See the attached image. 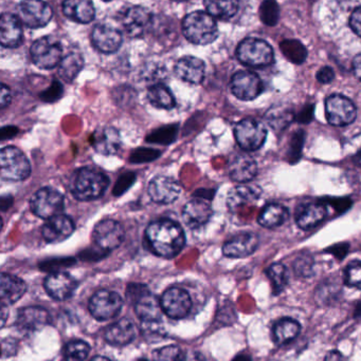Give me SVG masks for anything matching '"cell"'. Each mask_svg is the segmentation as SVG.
Listing matches in <instances>:
<instances>
[{"instance_id":"277c9868","label":"cell","mask_w":361,"mask_h":361,"mask_svg":"<svg viewBox=\"0 0 361 361\" xmlns=\"http://www.w3.org/2000/svg\"><path fill=\"white\" fill-rule=\"evenodd\" d=\"M237 59L248 67L261 68L271 65L273 50L268 42L259 38H247L237 47Z\"/></svg>"},{"instance_id":"f35d334b","label":"cell","mask_w":361,"mask_h":361,"mask_svg":"<svg viewBox=\"0 0 361 361\" xmlns=\"http://www.w3.org/2000/svg\"><path fill=\"white\" fill-rule=\"evenodd\" d=\"M266 273L267 277L273 284V292L275 294H280L290 281V271L288 267L281 263H275L268 267Z\"/></svg>"},{"instance_id":"ee69618b","label":"cell","mask_w":361,"mask_h":361,"mask_svg":"<svg viewBox=\"0 0 361 361\" xmlns=\"http://www.w3.org/2000/svg\"><path fill=\"white\" fill-rule=\"evenodd\" d=\"M155 361H184L186 356L176 345H167L153 353Z\"/></svg>"},{"instance_id":"7c38bea8","label":"cell","mask_w":361,"mask_h":361,"mask_svg":"<svg viewBox=\"0 0 361 361\" xmlns=\"http://www.w3.org/2000/svg\"><path fill=\"white\" fill-rule=\"evenodd\" d=\"M124 235V228L122 225L110 219L97 223L93 233L95 245L106 252L118 248L122 244Z\"/></svg>"},{"instance_id":"5bb4252c","label":"cell","mask_w":361,"mask_h":361,"mask_svg":"<svg viewBox=\"0 0 361 361\" xmlns=\"http://www.w3.org/2000/svg\"><path fill=\"white\" fill-rule=\"evenodd\" d=\"M231 91L242 101H252L262 93L263 82L254 72L239 71L231 80Z\"/></svg>"},{"instance_id":"ac0fdd59","label":"cell","mask_w":361,"mask_h":361,"mask_svg":"<svg viewBox=\"0 0 361 361\" xmlns=\"http://www.w3.org/2000/svg\"><path fill=\"white\" fill-rule=\"evenodd\" d=\"M91 37L95 48L105 54L116 52L122 44V34L112 25H95Z\"/></svg>"},{"instance_id":"8d00e7d4","label":"cell","mask_w":361,"mask_h":361,"mask_svg":"<svg viewBox=\"0 0 361 361\" xmlns=\"http://www.w3.org/2000/svg\"><path fill=\"white\" fill-rule=\"evenodd\" d=\"M84 66V59L78 53H70L61 59L59 74L65 82H71L80 73Z\"/></svg>"},{"instance_id":"ba28073f","label":"cell","mask_w":361,"mask_h":361,"mask_svg":"<svg viewBox=\"0 0 361 361\" xmlns=\"http://www.w3.org/2000/svg\"><path fill=\"white\" fill-rule=\"evenodd\" d=\"M326 114L333 126L343 127L352 124L357 116V109L351 99L341 94H333L326 101Z\"/></svg>"},{"instance_id":"9f6ffc18","label":"cell","mask_w":361,"mask_h":361,"mask_svg":"<svg viewBox=\"0 0 361 361\" xmlns=\"http://www.w3.org/2000/svg\"><path fill=\"white\" fill-rule=\"evenodd\" d=\"M353 70L356 78L361 80V54H358L357 56L354 59Z\"/></svg>"},{"instance_id":"680465c9","label":"cell","mask_w":361,"mask_h":361,"mask_svg":"<svg viewBox=\"0 0 361 361\" xmlns=\"http://www.w3.org/2000/svg\"><path fill=\"white\" fill-rule=\"evenodd\" d=\"M6 305H1V320H2V324L1 326H4V322H6V314H8V312H6Z\"/></svg>"},{"instance_id":"83f0119b","label":"cell","mask_w":361,"mask_h":361,"mask_svg":"<svg viewBox=\"0 0 361 361\" xmlns=\"http://www.w3.org/2000/svg\"><path fill=\"white\" fill-rule=\"evenodd\" d=\"M175 73L184 82L195 85L201 84L205 78V63L197 57H182L176 63Z\"/></svg>"},{"instance_id":"6125c7cd","label":"cell","mask_w":361,"mask_h":361,"mask_svg":"<svg viewBox=\"0 0 361 361\" xmlns=\"http://www.w3.org/2000/svg\"><path fill=\"white\" fill-rule=\"evenodd\" d=\"M176 1H186V0H176Z\"/></svg>"},{"instance_id":"7bdbcfd3","label":"cell","mask_w":361,"mask_h":361,"mask_svg":"<svg viewBox=\"0 0 361 361\" xmlns=\"http://www.w3.org/2000/svg\"><path fill=\"white\" fill-rule=\"evenodd\" d=\"M260 17L266 25H276L279 21L280 8L275 0H264L260 6Z\"/></svg>"},{"instance_id":"11a10c76","label":"cell","mask_w":361,"mask_h":361,"mask_svg":"<svg viewBox=\"0 0 361 361\" xmlns=\"http://www.w3.org/2000/svg\"><path fill=\"white\" fill-rule=\"evenodd\" d=\"M1 97H0V105L1 108L6 107L11 102V91L6 85H2Z\"/></svg>"},{"instance_id":"6f0895ef","label":"cell","mask_w":361,"mask_h":361,"mask_svg":"<svg viewBox=\"0 0 361 361\" xmlns=\"http://www.w3.org/2000/svg\"><path fill=\"white\" fill-rule=\"evenodd\" d=\"M324 361H345V358L343 357L341 352L331 351L330 353L326 355Z\"/></svg>"},{"instance_id":"1f68e13d","label":"cell","mask_w":361,"mask_h":361,"mask_svg":"<svg viewBox=\"0 0 361 361\" xmlns=\"http://www.w3.org/2000/svg\"><path fill=\"white\" fill-rule=\"evenodd\" d=\"M288 216V208L280 204H268L259 214L258 222L265 228H276L284 224Z\"/></svg>"},{"instance_id":"4fadbf2b","label":"cell","mask_w":361,"mask_h":361,"mask_svg":"<svg viewBox=\"0 0 361 361\" xmlns=\"http://www.w3.org/2000/svg\"><path fill=\"white\" fill-rule=\"evenodd\" d=\"M163 312L172 319H182L190 313L192 300L190 295L179 288H171L161 297Z\"/></svg>"},{"instance_id":"9a60e30c","label":"cell","mask_w":361,"mask_h":361,"mask_svg":"<svg viewBox=\"0 0 361 361\" xmlns=\"http://www.w3.org/2000/svg\"><path fill=\"white\" fill-rule=\"evenodd\" d=\"M152 19V14L148 8L131 6L123 13L121 23L127 35L134 38L141 37L150 27Z\"/></svg>"},{"instance_id":"484cf974","label":"cell","mask_w":361,"mask_h":361,"mask_svg":"<svg viewBox=\"0 0 361 361\" xmlns=\"http://www.w3.org/2000/svg\"><path fill=\"white\" fill-rule=\"evenodd\" d=\"M120 133L112 127H103L93 135V148L103 156H112L121 149Z\"/></svg>"},{"instance_id":"d6a6232c","label":"cell","mask_w":361,"mask_h":361,"mask_svg":"<svg viewBox=\"0 0 361 361\" xmlns=\"http://www.w3.org/2000/svg\"><path fill=\"white\" fill-rule=\"evenodd\" d=\"M261 192L262 191H261L260 187L254 186V185H242V186L235 187L230 191L227 204L231 210H235L239 206L256 201L260 197Z\"/></svg>"},{"instance_id":"5b68a950","label":"cell","mask_w":361,"mask_h":361,"mask_svg":"<svg viewBox=\"0 0 361 361\" xmlns=\"http://www.w3.org/2000/svg\"><path fill=\"white\" fill-rule=\"evenodd\" d=\"M0 173L6 180H23L29 177L31 165L18 148L8 146L0 152Z\"/></svg>"},{"instance_id":"816d5d0a","label":"cell","mask_w":361,"mask_h":361,"mask_svg":"<svg viewBox=\"0 0 361 361\" xmlns=\"http://www.w3.org/2000/svg\"><path fill=\"white\" fill-rule=\"evenodd\" d=\"M313 118L314 105H312V104H309L307 107L303 108V109L299 112L298 116H296V120L298 121V123H302V124L311 123Z\"/></svg>"},{"instance_id":"30bf717a","label":"cell","mask_w":361,"mask_h":361,"mask_svg":"<svg viewBox=\"0 0 361 361\" xmlns=\"http://www.w3.org/2000/svg\"><path fill=\"white\" fill-rule=\"evenodd\" d=\"M31 57L40 69H52L61 63V44L49 36L40 38L32 44Z\"/></svg>"},{"instance_id":"c3c4849f","label":"cell","mask_w":361,"mask_h":361,"mask_svg":"<svg viewBox=\"0 0 361 361\" xmlns=\"http://www.w3.org/2000/svg\"><path fill=\"white\" fill-rule=\"evenodd\" d=\"M150 292L148 288L143 284H129L126 290V298L131 301V303H135L138 299L141 298L143 295L148 294Z\"/></svg>"},{"instance_id":"d590c367","label":"cell","mask_w":361,"mask_h":361,"mask_svg":"<svg viewBox=\"0 0 361 361\" xmlns=\"http://www.w3.org/2000/svg\"><path fill=\"white\" fill-rule=\"evenodd\" d=\"M148 99L154 107L159 109H172L175 107V97L163 84H156L148 89Z\"/></svg>"},{"instance_id":"60d3db41","label":"cell","mask_w":361,"mask_h":361,"mask_svg":"<svg viewBox=\"0 0 361 361\" xmlns=\"http://www.w3.org/2000/svg\"><path fill=\"white\" fill-rule=\"evenodd\" d=\"M90 352L88 343L82 341H70L65 348L66 361H84Z\"/></svg>"},{"instance_id":"f1b7e54d","label":"cell","mask_w":361,"mask_h":361,"mask_svg":"<svg viewBox=\"0 0 361 361\" xmlns=\"http://www.w3.org/2000/svg\"><path fill=\"white\" fill-rule=\"evenodd\" d=\"M27 290L23 280L10 274H2L0 279V299L4 305H13L25 295Z\"/></svg>"},{"instance_id":"603a6c76","label":"cell","mask_w":361,"mask_h":361,"mask_svg":"<svg viewBox=\"0 0 361 361\" xmlns=\"http://www.w3.org/2000/svg\"><path fill=\"white\" fill-rule=\"evenodd\" d=\"M104 338L110 345L124 347L136 338V326L131 319L123 318L106 329Z\"/></svg>"},{"instance_id":"3957f363","label":"cell","mask_w":361,"mask_h":361,"mask_svg":"<svg viewBox=\"0 0 361 361\" xmlns=\"http://www.w3.org/2000/svg\"><path fill=\"white\" fill-rule=\"evenodd\" d=\"M110 185L107 176L91 169L78 171L72 185V193L80 201H91L102 197Z\"/></svg>"},{"instance_id":"52a82bcc","label":"cell","mask_w":361,"mask_h":361,"mask_svg":"<svg viewBox=\"0 0 361 361\" xmlns=\"http://www.w3.org/2000/svg\"><path fill=\"white\" fill-rule=\"evenodd\" d=\"M31 208L36 216L49 220L63 212V195L50 187H45L34 193L31 199Z\"/></svg>"},{"instance_id":"7402d4cb","label":"cell","mask_w":361,"mask_h":361,"mask_svg":"<svg viewBox=\"0 0 361 361\" xmlns=\"http://www.w3.org/2000/svg\"><path fill=\"white\" fill-rule=\"evenodd\" d=\"M228 173L231 179L239 183H247L258 173L256 161L245 154H235L228 163Z\"/></svg>"},{"instance_id":"7dc6e473","label":"cell","mask_w":361,"mask_h":361,"mask_svg":"<svg viewBox=\"0 0 361 361\" xmlns=\"http://www.w3.org/2000/svg\"><path fill=\"white\" fill-rule=\"evenodd\" d=\"M63 91V86H61V82L54 80L52 85L40 94V97L47 103H53V102H57V99H61Z\"/></svg>"},{"instance_id":"44dd1931","label":"cell","mask_w":361,"mask_h":361,"mask_svg":"<svg viewBox=\"0 0 361 361\" xmlns=\"http://www.w3.org/2000/svg\"><path fill=\"white\" fill-rule=\"evenodd\" d=\"M259 242L256 233H241L225 243L223 252L229 258H245L256 252Z\"/></svg>"},{"instance_id":"d4e9b609","label":"cell","mask_w":361,"mask_h":361,"mask_svg":"<svg viewBox=\"0 0 361 361\" xmlns=\"http://www.w3.org/2000/svg\"><path fill=\"white\" fill-rule=\"evenodd\" d=\"M212 216V208L203 200L194 199L184 206L182 219L190 228L197 229L203 226Z\"/></svg>"},{"instance_id":"b9f144b4","label":"cell","mask_w":361,"mask_h":361,"mask_svg":"<svg viewBox=\"0 0 361 361\" xmlns=\"http://www.w3.org/2000/svg\"><path fill=\"white\" fill-rule=\"evenodd\" d=\"M305 133L298 129L290 139V148L288 152V160L290 164H296L302 157L303 145H304Z\"/></svg>"},{"instance_id":"be15d7a7","label":"cell","mask_w":361,"mask_h":361,"mask_svg":"<svg viewBox=\"0 0 361 361\" xmlns=\"http://www.w3.org/2000/svg\"><path fill=\"white\" fill-rule=\"evenodd\" d=\"M139 361H148V360H140Z\"/></svg>"},{"instance_id":"f546056e","label":"cell","mask_w":361,"mask_h":361,"mask_svg":"<svg viewBox=\"0 0 361 361\" xmlns=\"http://www.w3.org/2000/svg\"><path fill=\"white\" fill-rule=\"evenodd\" d=\"M63 12L66 17L78 23H90L95 14L91 0H65Z\"/></svg>"},{"instance_id":"836d02e7","label":"cell","mask_w":361,"mask_h":361,"mask_svg":"<svg viewBox=\"0 0 361 361\" xmlns=\"http://www.w3.org/2000/svg\"><path fill=\"white\" fill-rule=\"evenodd\" d=\"M301 331V326L292 318H283L273 326V339L278 345H286L294 341Z\"/></svg>"},{"instance_id":"6da1fadb","label":"cell","mask_w":361,"mask_h":361,"mask_svg":"<svg viewBox=\"0 0 361 361\" xmlns=\"http://www.w3.org/2000/svg\"><path fill=\"white\" fill-rule=\"evenodd\" d=\"M146 235L153 252L165 258L177 256L186 243L182 226L169 219L150 223L146 228Z\"/></svg>"},{"instance_id":"4dcf8cb0","label":"cell","mask_w":361,"mask_h":361,"mask_svg":"<svg viewBox=\"0 0 361 361\" xmlns=\"http://www.w3.org/2000/svg\"><path fill=\"white\" fill-rule=\"evenodd\" d=\"M135 311L142 322H160L162 318V307L158 299L148 292L135 302Z\"/></svg>"},{"instance_id":"bcb514c9","label":"cell","mask_w":361,"mask_h":361,"mask_svg":"<svg viewBox=\"0 0 361 361\" xmlns=\"http://www.w3.org/2000/svg\"><path fill=\"white\" fill-rule=\"evenodd\" d=\"M313 267L314 261L311 256H300L295 261V271L300 276L311 275Z\"/></svg>"},{"instance_id":"e0dca14e","label":"cell","mask_w":361,"mask_h":361,"mask_svg":"<svg viewBox=\"0 0 361 361\" xmlns=\"http://www.w3.org/2000/svg\"><path fill=\"white\" fill-rule=\"evenodd\" d=\"M182 192V187L172 178L159 176L150 180L148 195L153 201L159 204L173 203Z\"/></svg>"},{"instance_id":"91938a15","label":"cell","mask_w":361,"mask_h":361,"mask_svg":"<svg viewBox=\"0 0 361 361\" xmlns=\"http://www.w3.org/2000/svg\"><path fill=\"white\" fill-rule=\"evenodd\" d=\"M354 161H355V163L358 166L361 167V149L358 152V154L354 157Z\"/></svg>"},{"instance_id":"681fc988","label":"cell","mask_w":361,"mask_h":361,"mask_svg":"<svg viewBox=\"0 0 361 361\" xmlns=\"http://www.w3.org/2000/svg\"><path fill=\"white\" fill-rule=\"evenodd\" d=\"M335 78V72L334 70L331 67H322L321 69L318 71L317 73V80L318 82H321V84H330L334 80Z\"/></svg>"},{"instance_id":"db71d44e","label":"cell","mask_w":361,"mask_h":361,"mask_svg":"<svg viewBox=\"0 0 361 361\" xmlns=\"http://www.w3.org/2000/svg\"><path fill=\"white\" fill-rule=\"evenodd\" d=\"M348 250H349V245L343 243L338 244V245L334 246V247H331L328 252L334 255V256L338 257V258L343 259L348 254Z\"/></svg>"},{"instance_id":"f5cc1de1","label":"cell","mask_w":361,"mask_h":361,"mask_svg":"<svg viewBox=\"0 0 361 361\" xmlns=\"http://www.w3.org/2000/svg\"><path fill=\"white\" fill-rule=\"evenodd\" d=\"M329 203L333 206V207L336 208L337 212H345L351 207L352 201L350 199H331L328 200Z\"/></svg>"},{"instance_id":"e575fe53","label":"cell","mask_w":361,"mask_h":361,"mask_svg":"<svg viewBox=\"0 0 361 361\" xmlns=\"http://www.w3.org/2000/svg\"><path fill=\"white\" fill-rule=\"evenodd\" d=\"M206 8L211 16L218 19H229L239 10V0H203Z\"/></svg>"},{"instance_id":"94428289","label":"cell","mask_w":361,"mask_h":361,"mask_svg":"<svg viewBox=\"0 0 361 361\" xmlns=\"http://www.w3.org/2000/svg\"><path fill=\"white\" fill-rule=\"evenodd\" d=\"M90 361H110L108 358L102 357V356H97V357L93 358Z\"/></svg>"},{"instance_id":"9c48e42d","label":"cell","mask_w":361,"mask_h":361,"mask_svg":"<svg viewBox=\"0 0 361 361\" xmlns=\"http://www.w3.org/2000/svg\"><path fill=\"white\" fill-rule=\"evenodd\" d=\"M123 300L120 295L110 290H99L89 301V311L99 322L112 319L120 313Z\"/></svg>"},{"instance_id":"74e56055","label":"cell","mask_w":361,"mask_h":361,"mask_svg":"<svg viewBox=\"0 0 361 361\" xmlns=\"http://www.w3.org/2000/svg\"><path fill=\"white\" fill-rule=\"evenodd\" d=\"M266 120L271 128L279 131L290 126V123L296 120V116L292 109L273 107L267 112Z\"/></svg>"},{"instance_id":"ffe728a7","label":"cell","mask_w":361,"mask_h":361,"mask_svg":"<svg viewBox=\"0 0 361 361\" xmlns=\"http://www.w3.org/2000/svg\"><path fill=\"white\" fill-rule=\"evenodd\" d=\"M73 231V222L69 216L64 214H59L49 219L42 228V237L49 243H59L65 241Z\"/></svg>"},{"instance_id":"4316f807","label":"cell","mask_w":361,"mask_h":361,"mask_svg":"<svg viewBox=\"0 0 361 361\" xmlns=\"http://www.w3.org/2000/svg\"><path fill=\"white\" fill-rule=\"evenodd\" d=\"M328 216V208L324 203H309L301 205L296 212V222L303 231L317 226Z\"/></svg>"},{"instance_id":"8fae6325","label":"cell","mask_w":361,"mask_h":361,"mask_svg":"<svg viewBox=\"0 0 361 361\" xmlns=\"http://www.w3.org/2000/svg\"><path fill=\"white\" fill-rule=\"evenodd\" d=\"M52 8L42 0H23L18 6L19 19L29 27H45L52 18Z\"/></svg>"},{"instance_id":"d6986e66","label":"cell","mask_w":361,"mask_h":361,"mask_svg":"<svg viewBox=\"0 0 361 361\" xmlns=\"http://www.w3.org/2000/svg\"><path fill=\"white\" fill-rule=\"evenodd\" d=\"M49 322L50 315L42 307H25L17 314L16 326L23 332L33 333L42 330Z\"/></svg>"},{"instance_id":"f907efd6","label":"cell","mask_w":361,"mask_h":361,"mask_svg":"<svg viewBox=\"0 0 361 361\" xmlns=\"http://www.w3.org/2000/svg\"><path fill=\"white\" fill-rule=\"evenodd\" d=\"M350 25H351L352 30L361 37V6L356 8L352 13Z\"/></svg>"},{"instance_id":"8992f818","label":"cell","mask_w":361,"mask_h":361,"mask_svg":"<svg viewBox=\"0 0 361 361\" xmlns=\"http://www.w3.org/2000/svg\"><path fill=\"white\" fill-rule=\"evenodd\" d=\"M235 135L242 149L254 152L264 145L267 137L266 127L254 118H245L237 123Z\"/></svg>"},{"instance_id":"2e32d148","label":"cell","mask_w":361,"mask_h":361,"mask_svg":"<svg viewBox=\"0 0 361 361\" xmlns=\"http://www.w3.org/2000/svg\"><path fill=\"white\" fill-rule=\"evenodd\" d=\"M45 290L55 300L63 301L70 298L76 290V279L63 271L50 274L44 282Z\"/></svg>"},{"instance_id":"f6af8a7d","label":"cell","mask_w":361,"mask_h":361,"mask_svg":"<svg viewBox=\"0 0 361 361\" xmlns=\"http://www.w3.org/2000/svg\"><path fill=\"white\" fill-rule=\"evenodd\" d=\"M345 282L348 286L361 290V261H353L345 267Z\"/></svg>"},{"instance_id":"cb8c5ba5","label":"cell","mask_w":361,"mask_h":361,"mask_svg":"<svg viewBox=\"0 0 361 361\" xmlns=\"http://www.w3.org/2000/svg\"><path fill=\"white\" fill-rule=\"evenodd\" d=\"M20 19L4 13L0 20V42L6 48H17L23 42V27Z\"/></svg>"},{"instance_id":"7a4b0ae2","label":"cell","mask_w":361,"mask_h":361,"mask_svg":"<svg viewBox=\"0 0 361 361\" xmlns=\"http://www.w3.org/2000/svg\"><path fill=\"white\" fill-rule=\"evenodd\" d=\"M182 32L187 39L195 44H211L218 36L215 19L203 11L187 15L182 21Z\"/></svg>"},{"instance_id":"ab89813d","label":"cell","mask_w":361,"mask_h":361,"mask_svg":"<svg viewBox=\"0 0 361 361\" xmlns=\"http://www.w3.org/2000/svg\"><path fill=\"white\" fill-rule=\"evenodd\" d=\"M280 47L283 54L292 63H301L307 59V49L298 40H285L281 42Z\"/></svg>"}]
</instances>
